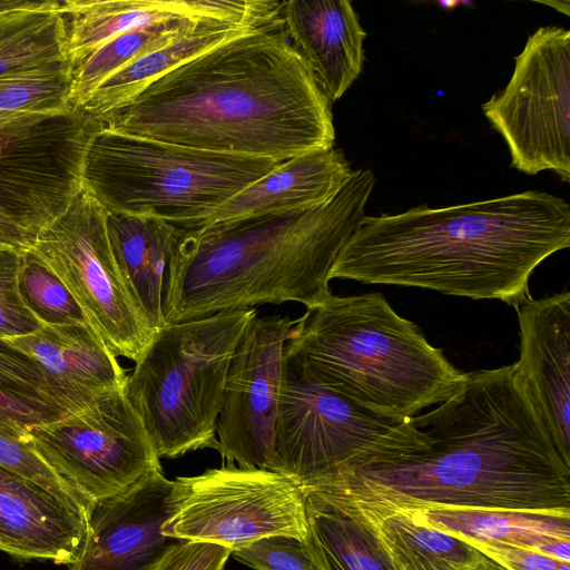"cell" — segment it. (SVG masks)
Returning <instances> with one entry per match:
<instances>
[{
	"instance_id": "6da1fadb",
	"label": "cell",
	"mask_w": 570,
	"mask_h": 570,
	"mask_svg": "<svg viewBox=\"0 0 570 570\" xmlns=\"http://www.w3.org/2000/svg\"><path fill=\"white\" fill-rule=\"evenodd\" d=\"M413 422L419 446L303 481L305 499L352 518L428 509L570 515V465L514 364L465 373L451 397Z\"/></svg>"
},
{
	"instance_id": "7a4b0ae2",
	"label": "cell",
	"mask_w": 570,
	"mask_h": 570,
	"mask_svg": "<svg viewBox=\"0 0 570 570\" xmlns=\"http://www.w3.org/2000/svg\"><path fill=\"white\" fill-rule=\"evenodd\" d=\"M331 105L281 17L189 59L100 120L124 135L286 161L333 148Z\"/></svg>"
},
{
	"instance_id": "3957f363",
	"label": "cell",
	"mask_w": 570,
	"mask_h": 570,
	"mask_svg": "<svg viewBox=\"0 0 570 570\" xmlns=\"http://www.w3.org/2000/svg\"><path fill=\"white\" fill-rule=\"evenodd\" d=\"M570 246V205L540 190L448 207L364 216L338 253L333 278L420 287L517 308L529 279Z\"/></svg>"
},
{
	"instance_id": "277c9868",
	"label": "cell",
	"mask_w": 570,
	"mask_h": 570,
	"mask_svg": "<svg viewBox=\"0 0 570 570\" xmlns=\"http://www.w3.org/2000/svg\"><path fill=\"white\" fill-rule=\"evenodd\" d=\"M374 185L371 169H357L320 206L178 228L165 277V324L259 304L321 305Z\"/></svg>"
},
{
	"instance_id": "5b68a950",
	"label": "cell",
	"mask_w": 570,
	"mask_h": 570,
	"mask_svg": "<svg viewBox=\"0 0 570 570\" xmlns=\"http://www.w3.org/2000/svg\"><path fill=\"white\" fill-rule=\"evenodd\" d=\"M284 358L308 380L399 419L446 401L465 377L381 293L332 294L306 309L291 330Z\"/></svg>"
},
{
	"instance_id": "8992f818",
	"label": "cell",
	"mask_w": 570,
	"mask_h": 570,
	"mask_svg": "<svg viewBox=\"0 0 570 570\" xmlns=\"http://www.w3.org/2000/svg\"><path fill=\"white\" fill-rule=\"evenodd\" d=\"M282 163L199 150L101 127L87 148L81 185L107 212L195 229Z\"/></svg>"
},
{
	"instance_id": "52a82bcc",
	"label": "cell",
	"mask_w": 570,
	"mask_h": 570,
	"mask_svg": "<svg viewBox=\"0 0 570 570\" xmlns=\"http://www.w3.org/2000/svg\"><path fill=\"white\" fill-rule=\"evenodd\" d=\"M255 308L159 327L125 385L158 458L217 451L228 367Z\"/></svg>"
},
{
	"instance_id": "ba28073f",
	"label": "cell",
	"mask_w": 570,
	"mask_h": 570,
	"mask_svg": "<svg viewBox=\"0 0 570 570\" xmlns=\"http://www.w3.org/2000/svg\"><path fill=\"white\" fill-rule=\"evenodd\" d=\"M412 419L385 416L299 374L284 358L272 471L299 482L416 448Z\"/></svg>"
},
{
	"instance_id": "9c48e42d",
	"label": "cell",
	"mask_w": 570,
	"mask_h": 570,
	"mask_svg": "<svg viewBox=\"0 0 570 570\" xmlns=\"http://www.w3.org/2000/svg\"><path fill=\"white\" fill-rule=\"evenodd\" d=\"M173 482L165 537L230 550L268 537H306L305 494L289 475L227 463Z\"/></svg>"
},
{
	"instance_id": "30bf717a",
	"label": "cell",
	"mask_w": 570,
	"mask_h": 570,
	"mask_svg": "<svg viewBox=\"0 0 570 570\" xmlns=\"http://www.w3.org/2000/svg\"><path fill=\"white\" fill-rule=\"evenodd\" d=\"M101 127L81 106L60 114L0 110V215L36 238L81 188L85 155Z\"/></svg>"
},
{
	"instance_id": "8fae6325",
	"label": "cell",
	"mask_w": 570,
	"mask_h": 570,
	"mask_svg": "<svg viewBox=\"0 0 570 570\" xmlns=\"http://www.w3.org/2000/svg\"><path fill=\"white\" fill-rule=\"evenodd\" d=\"M106 216L107 210L81 185L68 207L40 230L29 249L66 285L110 352L136 362L155 332L121 277Z\"/></svg>"
},
{
	"instance_id": "7c38bea8",
	"label": "cell",
	"mask_w": 570,
	"mask_h": 570,
	"mask_svg": "<svg viewBox=\"0 0 570 570\" xmlns=\"http://www.w3.org/2000/svg\"><path fill=\"white\" fill-rule=\"evenodd\" d=\"M507 87L482 105L527 175L554 171L570 181V31L541 27L514 58Z\"/></svg>"
},
{
	"instance_id": "4fadbf2b",
	"label": "cell",
	"mask_w": 570,
	"mask_h": 570,
	"mask_svg": "<svg viewBox=\"0 0 570 570\" xmlns=\"http://www.w3.org/2000/svg\"><path fill=\"white\" fill-rule=\"evenodd\" d=\"M26 443L91 507L163 471L125 386L97 395L78 413L31 428Z\"/></svg>"
},
{
	"instance_id": "5bb4252c",
	"label": "cell",
	"mask_w": 570,
	"mask_h": 570,
	"mask_svg": "<svg viewBox=\"0 0 570 570\" xmlns=\"http://www.w3.org/2000/svg\"><path fill=\"white\" fill-rule=\"evenodd\" d=\"M295 322L256 315L238 342L216 425L217 451L227 463L273 469L284 346Z\"/></svg>"
},
{
	"instance_id": "9a60e30c",
	"label": "cell",
	"mask_w": 570,
	"mask_h": 570,
	"mask_svg": "<svg viewBox=\"0 0 570 570\" xmlns=\"http://www.w3.org/2000/svg\"><path fill=\"white\" fill-rule=\"evenodd\" d=\"M174 482L163 471L95 503L78 560L69 570H153L178 541L161 533Z\"/></svg>"
},
{
	"instance_id": "2e32d148",
	"label": "cell",
	"mask_w": 570,
	"mask_h": 570,
	"mask_svg": "<svg viewBox=\"0 0 570 570\" xmlns=\"http://www.w3.org/2000/svg\"><path fill=\"white\" fill-rule=\"evenodd\" d=\"M515 372L556 449L570 465V293L529 297L517 308Z\"/></svg>"
},
{
	"instance_id": "e0dca14e",
	"label": "cell",
	"mask_w": 570,
	"mask_h": 570,
	"mask_svg": "<svg viewBox=\"0 0 570 570\" xmlns=\"http://www.w3.org/2000/svg\"><path fill=\"white\" fill-rule=\"evenodd\" d=\"M88 515L39 484L0 466V551L21 561L71 564Z\"/></svg>"
},
{
	"instance_id": "ac0fdd59",
	"label": "cell",
	"mask_w": 570,
	"mask_h": 570,
	"mask_svg": "<svg viewBox=\"0 0 570 570\" xmlns=\"http://www.w3.org/2000/svg\"><path fill=\"white\" fill-rule=\"evenodd\" d=\"M286 33L332 104L362 71L366 32L347 0L283 1Z\"/></svg>"
},
{
	"instance_id": "d6986e66",
	"label": "cell",
	"mask_w": 570,
	"mask_h": 570,
	"mask_svg": "<svg viewBox=\"0 0 570 570\" xmlns=\"http://www.w3.org/2000/svg\"><path fill=\"white\" fill-rule=\"evenodd\" d=\"M352 174L353 170L340 149L298 155L234 195L197 228L268 213L323 205L342 189Z\"/></svg>"
},
{
	"instance_id": "ffe728a7",
	"label": "cell",
	"mask_w": 570,
	"mask_h": 570,
	"mask_svg": "<svg viewBox=\"0 0 570 570\" xmlns=\"http://www.w3.org/2000/svg\"><path fill=\"white\" fill-rule=\"evenodd\" d=\"M4 340L72 390L98 395L126 385L127 374L89 323L41 325Z\"/></svg>"
},
{
	"instance_id": "44dd1931",
	"label": "cell",
	"mask_w": 570,
	"mask_h": 570,
	"mask_svg": "<svg viewBox=\"0 0 570 570\" xmlns=\"http://www.w3.org/2000/svg\"><path fill=\"white\" fill-rule=\"evenodd\" d=\"M106 225L125 285L156 332L165 325V277L178 227L154 217L111 212H107Z\"/></svg>"
},
{
	"instance_id": "7402d4cb",
	"label": "cell",
	"mask_w": 570,
	"mask_h": 570,
	"mask_svg": "<svg viewBox=\"0 0 570 570\" xmlns=\"http://www.w3.org/2000/svg\"><path fill=\"white\" fill-rule=\"evenodd\" d=\"M401 511L458 538L520 547L570 562V515L483 509Z\"/></svg>"
},
{
	"instance_id": "603a6c76",
	"label": "cell",
	"mask_w": 570,
	"mask_h": 570,
	"mask_svg": "<svg viewBox=\"0 0 570 570\" xmlns=\"http://www.w3.org/2000/svg\"><path fill=\"white\" fill-rule=\"evenodd\" d=\"M69 66L60 1L0 0V79Z\"/></svg>"
},
{
	"instance_id": "cb8c5ba5",
	"label": "cell",
	"mask_w": 570,
	"mask_h": 570,
	"mask_svg": "<svg viewBox=\"0 0 570 570\" xmlns=\"http://www.w3.org/2000/svg\"><path fill=\"white\" fill-rule=\"evenodd\" d=\"M353 519L373 532L392 570H507L463 539L424 524L407 511Z\"/></svg>"
},
{
	"instance_id": "d4e9b609",
	"label": "cell",
	"mask_w": 570,
	"mask_h": 570,
	"mask_svg": "<svg viewBox=\"0 0 570 570\" xmlns=\"http://www.w3.org/2000/svg\"><path fill=\"white\" fill-rule=\"evenodd\" d=\"M96 396L59 383L0 337V420L11 428L26 434L87 409Z\"/></svg>"
},
{
	"instance_id": "484cf974",
	"label": "cell",
	"mask_w": 570,
	"mask_h": 570,
	"mask_svg": "<svg viewBox=\"0 0 570 570\" xmlns=\"http://www.w3.org/2000/svg\"><path fill=\"white\" fill-rule=\"evenodd\" d=\"M67 57L73 67L122 32L170 18L200 17L188 0H67L61 2Z\"/></svg>"
},
{
	"instance_id": "4316f807",
	"label": "cell",
	"mask_w": 570,
	"mask_h": 570,
	"mask_svg": "<svg viewBox=\"0 0 570 570\" xmlns=\"http://www.w3.org/2000/svg\"><path fill=\"white\" fill-rule=\"evenodd\" d=\"M247 29L218 20H202L189 31L140 56L107 78L82 107L100 119L168 71Z\"/></svg>"
},
{
	"instance_id": "83f0119b",
	"label": "cell",
	"mask_w": 570,
	"mask_h": 570,
	"mask_svg": "<svg viewBox=\"0 0 570 570\" xmlns=\"http://www.w3.org/2000/svg\"><path fill=\"white\" fill-rule=\"evenodd\" d=\"M306 500L303 544L320 570H392L373 532L325 504Z\"/></svg>"
},
{
	"instance_id": "f1b7e54d",
	"label": "cell",
	"mask_w": 570,
	"mask_h": 570,
	"mask_svg": "<svg viewBox=\"0 0 570 570\" xmlns=\"http://www.w3.org/2000/svg\"><path fill=\"white\" fill-rule=\"evenodd\" d=\"M202 20L205 19L170 18L112 38L72 67L71 105L82 107L90 94L107 78L140 56L189 31Z\"/></svg>"
},
{
	"instance_id": "f546056e",
	"label": "cell",
	"mask_w": 570,
	"mask_h": 570,
	"mask_svg": "<svg viewBox=\"0 0 570 570\" xmlns=\"http://www.w3.org/2000/svg\"><path fill=\"white\" fill-rule=\"evenodd\" d=\"M19 289L26 306L42 325L88 323L66 285L29 248L21 254Z\"/></svg>"
},
{
	"instance_id": "4dcf8cb0",
	"label": "cell",
	"mask_w": 570,
	"mask_h": 570,
	"mask_svg": "<svg viewBox=\"0 0 570 570\" xmlns=\"http://www.w3.org/2000/svg\"><path fill=\"white\" fill-rule=\"evenodd\" d=\"M72 66L55 72L0 79V110L60 114L70 102Z\"/></svg>"
},
{
	"instance_id": "1f68e13d",
	"label": "cell",
	"mask_w": 570,
	"mask_h": 570,
	"mask_svg": "<svg viewBox=\"0 0 570 570\" xmlns=\"http://www.w3.org/2000/svg\"><path fill=\"white\" fill-rule=\"evenodd\" d=\"M26 434L0 420V466L39 484L89 517L92 507L27 445Z\"/></svg>"
},
{
	"instance_id": "d6a6232c",
	"label": "cell",
	"mask_w": 570,
	"mask_h": 570,
	"mask_svg": "<svg viewBox=\"0 0 570 570\" xmlns=\"http://www.w3.org/2000/svg\"><path fill=\"white\" fill-rule=\"evenodd\" d=\"M22 252L0 249L1 338L28 335L42 325L28 309L20 294L19 269Z\"/></svg>"
},
{
	"instance_id": "836d02e7",
	"label": "cell",
	"mask_w": 570,
	"mask_h": 570,
	"mask_svg": "<svg viewBox=\"0 0 570 570\" xmlns=\"http://www.w3.org/2000/svg\"><path fill=\"white\" fill-rule=\"evenodd\" d=\"M230 554L255 570H320L303 542L288 537L263 538L232 550Z\"/></svg>"
},
{
	"instance_id": "e575fe53",
	"label": "cell",
	"mask_w": 570,
	"mask_h": 570,
	"mask_svg": "<svg viewBox=\"0 0 570 570\" xmlns=\"http://www.w3.org/2000/svg\"><path fill=\"white\" fill-rule=\"evenodd\" d=\"M195 11L208 19L255 29L281 19L283 1L273 0H189Z\"/></svg>"
},
{
	"instance_id": "d590c367",
	"label": "cell",
	"mask_w": 570,
	"mask_h": 570,
	"mask_svg": "<svg viewBox=\"0 0 570 570\" xmlns=\"http://www.w3.org/2000/svg\"><path fill=\"white\" fill-rule=\"evenodd\" d=\"M230 552L219 544L178 540L153 570H224Z\"/></svg>"
},
{
	"instance_id": "8d00e7d4",
	"label": "cell",
	"mask_w": 570,
	"mask_h": 570,
	"mask_svg": "<svg viewBox=\"0 0 570 570\" xmlns=\"http://www.w3.org/2000/svg\"><path fill=\"white\" fill-rule=\"evenodd\" d=\"M463 539L507 570H570V562L520 547Z\"/></svg>"
},
{
	"instance_id": "74e56055",
	"label": "cell",
	"mask_w": 570,
	"mask_h": 570,
	"mask_svg": "<svg viewBox=\"0 0 570 570\" xmlns=\"http://www.w3.org/2000/svg\"><path fill=\"white\" fill-rule=\"evenodd\" d=\"M35 237L14 222L0 215V249L26 250Z\"/></svg>"
}]
</instances>
